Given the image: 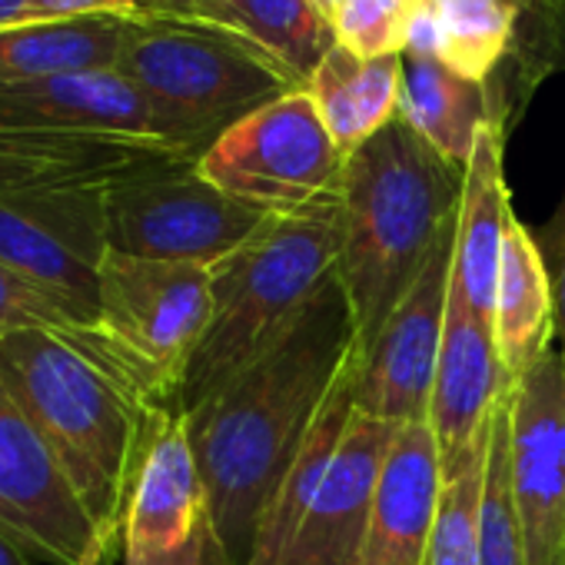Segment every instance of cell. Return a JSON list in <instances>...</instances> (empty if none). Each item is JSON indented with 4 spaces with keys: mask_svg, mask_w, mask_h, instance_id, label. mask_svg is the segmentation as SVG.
Returning <instances> with one entry per match:
<instances>
[{
    "mask_svg": "<svg viewBox=\"0 0 565 565\" xmlns=\"http://www.w3.org/2000/svg\"><path fill=\"white\" fill-rule=\"evenodd\" d=\"M130 18L28 21L0 31V84L117 71Z\"/></svg>",
    "mask_w": 565,
    "mask_h": 565,
    "instance_id": "cell-25",
    "label": "cell"
},
{
    "mask_svg": "<svg viewBox=\"0 0 565 565\" xmlns=\"http://www.w3.org/2000/svg\"><path fill=\"white\" fill-rule=\"evenodd\" d=\"M343 249L340 196L297 216H273L249 243L210 266V327L180 383L177 413H190L246 370L294 323Z\"/></svg>",
    "mask_w": 565,
    "mask_h": 565,
    "instance_id": "cell-4",
    "label": "cell"
},
{
    "mask_svg": "<svg viewBox=\"0 0 565 565\" xmlns=\"http://www.w3.org/2000/svg\"><path fill=\"white\" fill-rule=\"evenodd\" d=\"M269 220L213 186L196 163L120 183L104 203L107 249L206 269L249 243Z\"/></svg>",
    "mask_w": 565,
    "mask_h": 565,
    "instance_id": "cell-8",
    "label": "cell"
},
{
    "mask_svg": "<svg viewBox=\"0 0 565 565\" xmlns=\"http://www.w3.org/2000/svg\"><path fill=\"white\" fill-rule=\"evenodd\" d=\"M0 120L84 127V130H110V134L167 140L147 97L117 71L0 84Z\"/></svg>",
    "mask_w": 565,
    "mask_h": 565,
    "instance_id": "cell-19",
    "label": "cell"
},
{
    "mask_svg": "<svg viewBox=\"0 0 565 565\" xmlns=\"http://www.w3.org/2000/svg\"><path fill=\"white\" fill-rule=\"evenodd\" d=\"M512 383L502 373L492 320L479 317L452 273L446 327L429 396V429L443 456V482L489 449V419Z\"/></svg>",
    "mask_w": 565,
    "mask_h": 565,
    "instance_id": "cell-15",
    "label": "cell"
},
{
    "mask_svg": "<svg viewBox=\"0 0 565 565\" xmlns=\"http://www.w3.org/2000/svg\"><path fill=\"white\" fill-rule=\"evenodd\" d=\"M443 499V456L429 423L396 429L370 509L363 565H423Z\"/></svg>",
    "mask_w": 565,
    "mask_h": 565,
    "instance_id": "cell-18",
    "label": "cell"
},
{
    "mask_svg": "<svg viewBox=\"0 0 565 565\" xmlns=\"http://www.w3.org/2000/svg\"><path fill=\"white\" fill-rule=\"evenodd\" d=\"M409 11L413 0H347L333 14L337 44L363 61L406 54Z\"/></svg>",
    "mask_w": 565,
    "mask_h": 565,
    "instance_id": "cell-29",
    "label": "cell"
},
{
    "mask_svg": "<svg viewBox=\"0 0 565 565\" xmlns=\"http://www.w3.org/2000/svg\"><path fill=\"white\" fill-rule=\"evenodd\" d=\"M512 499L525 565H565V356L558 347L512 383Z\"/></svg>",
    "mask_w": 565,
    "mask_h": 565,
    "instance_id": "cell-13",
    "label": "cell"
},
{
    "mask_svg": "<svg viewBox=\"0 0 565 565\" xmlns=\"http://www.w3.org/2000/svg\"><path fill=\"white\" fill-rule=\"evenodd\" d=\"M356 317L333 269L246 370L183 416L230 565H249L256 525L356 350Z\"/></svg>",
    "mask_w": 565,
    "mask_h": 565,
    "instance_id": "cell-1",
    "label": "cell"
},
{
    "mask_svg": "<svg viewBox=\"0 0 565 565\" xmlns=\"http://www.w3.org/2000/svg\"><path fill=\"white\" fill-rule=\"evenodd\" d=\"M439 21V61L489 84L519 57V100L565 64V0H426Z\"/></svg>",
    "mask_w": 565,
    "mask_h": 565,
    "instance_id": "cell-16",
    "label": "cell"
},
{
    "mask_svg": "<svg viewBox=\"0 0 565 565\" xmlns=\"http://www.w3.org/2000/svg\"><path fill=\"white\" fill-rule=\"evenodd\" d=\"M34 558L14 542V539H8L4 532H0V565H31Z\"/></svg>",
    "mask_w": 565,
    "mask_h": 565,
    "instance_id": "cell-34",
    "label": "cell"
},
{
    "mask_svg": "<svg viewBox=\"0 0 565 565\" xmlns=\"http://www.w3.org/2000/svg\"><path fill=\"white\" fill-rule=\"evenodd\" d=\"M104 200H0V266L31 279L97 327V269L107 253Z\"/></svg>",
    "mask_w": 565,
    "mask_h": 565,
    "instance_id": "cell-14",
    "label": "cell"
},
{
    "mask_svg": "<svg viewBox=\"0 0 565 565\" xmlns=\"http://www.w3.org/2000/svg\"><path fill=\"white\" fill-rule=\"evenodd\" d=\"M343 163L347 153L303 87L226 127L196 170L266 216H297L340 196Z\"/></svg>",
    "mask_w": 565,
    "mask_h": 565,
    "instance_id": "cell-7",
    "label": "cell"
},
{
    "mask_svg": "<svg viewBox=\"0 0 565 565\" xmlns=\"http://www.w3.org/2000/svg\"><path fill=\"white\" fill-rule=\"evenodd\" d=\"M124 565H230L173 406H153L120 525Z\"/></svg>",
    "mask_w": 565,
    "mask_h": 565,
    "instance_id": "cell-11",
    "label": "cell"
},
{
    "mask_svg": "<svg viewBox=\"0 0 565 565\" xmlns=\"http://www.w3.org/2000/svg\"><path fill=\"white\" fill-rule=\"evenodd\" d=\"M535 243L542 249V259L548 266L552 279V300H555V347L565 356V203L552 216V223L535 233Z\"/></svg>",
    "mask_w": 565,
    "mask_h": 565,
    "instance_id": "cell-32",
    "label": "cell"
},
{
    "mask_svg": "<svg viewBox=\"0 0 565 565\" xmlns=\"http://www.w3.org/2000/svg\"><path fill=\"white\" fill-rule=\"evenodd\" d=\"M31 21V0H0V31Z\"/></svg>",
    "mask_w": 565,
    "mask_h": 565,
    "instance_id": "cell-33",
    "label": "cell"
},
{
    "mask_svg": "<svg viewBox=\"0 0 565 565\" xmlns=\"http://www.w3.org/2000/svg\"><path fill=\"white\" fill-rule=\"evenodd\" d=\"M196 160L153 137L0 120V200H104L120 183Z\"/></svg>",
    "mask_w": 565,
    "mask_h": 565,
    "instance_id": "cell-9",
    "label": "cell"
},
{
    "mask_svg": "<svg viewBox=\"0 0 565 565\" xmlns=\"http://www.w3.org/2000/svg\"><path fill=\"white\" fill-rule=\"evenodd\" d=\"M190 11L246 34L303 87L337 47L333 21L317 8V0H190Z\"/></svg>",
    "mask_w": 565,
    "mask_h": 565,
    "instance_id": "cell-26",
    "label": "cell"
},
{
    "mask_svg": "<svg viewBox=\"0 0 565 565\" xmlns=\"http://www.w3.org/2000/svg\"><path fill=\"white\" fill-rule=\"evenodd\" d=\"M492 333L509 383H515L555 347V300L548 266L535 233L515 213H509L502 236Z\"/></svg>",
    "mask_w": 565,
    "mask_h": 565,
    "instance_id": "cell-20",
    "label": "cell"
},
{
    "mask_svg": "<svg viewBox=\"0 0 565 565\" xmlns=\"http://www.w3.org/2000/svg\"><path fill=\"white\" fill-rule=\"evenodd\" d=\"M502 140H505V124L495 117L476 137L472 157L466 163V186H462V206L456 226V259H452V273L469 307L486 320H492L495 310L502 236H505V220L512 213L505 177H502Z\"/></svg>",
    "mask_w": 565,
    "mask_h": 565,
    "instance_id": "cell-21",
    "label": "cell"
},
{
    "mask_svg": "<svg viewBox=\"0 0 565 565\" xmlns=\"http://www.w3.org/2000/svg\"><path fill=\"white\" fill-rule=\"evenodd\" d=\"M28 330L74 337V333L94 330V327H84L67 307H61L51 294L34 287V282L24 279L21 273L0 266V337L28 333Z\"/></svg>",
    "mask_w": 565,
    "mask_h": 565,
    "instance_id": "cell-30",
    "label": "cell"
},
{
    "mask_svg": "<svg viewBox=\"0 0 565 565\" xmlns=\"http://www.w3.org/2000/svg\"><path fill=\"white\" fill-rule=\"evenodd\" d=\"M117 74L147 97L167 140L200 157L246 114L303 90L246 34L193 11L130 18Z\"/></svg>",
    "mask_w": 565,
    "mask_h": 565,
    "instance_id": "cell-5",
    "label": "cell"
},
{
    "mask_svg": "<svg viewBox=\"0 0 565 565\" xmlns=\"http://www.w3.org/2000/svg\"><path fill=\"white\" fill-rule=\"evenodd\" d=\"M206 266L160 263L107 249L97 269V333L153 406H173L210 327Z\"/></svg>",
    "mask_w": 565,
    "mask_h": 565,
    "instance_id": "cell-6",
    "label": "cell"
},
{
    "mask_svg": "<svg viewBox=\"0 0 565 565\" xmlns=\"http://www.w3.org/2000/svg\"><path fill=\"white\" fill-rule=\"evenodd\" d=\"M399 114L446 160L466 167L479 130L495 117L489 84L452 71L439 57L403 54ZM499 120V117H495Z\"/></svg>",
    "mask_w": 565,
    "mask_h": 565,
    "instance_id": "cell-24",
    "label": "cell"
},
{
    "mask_svg": "<svg viewBox=\"0 0 565 565\" xmlns=\"http://www.w3.org/2000/svg\"><path fill=\"white\" fill-rule=\"evenodd\" d=\"M0 532L34 562L107 565L114 545L90 519L47 439L0 380Z\"/></svg>",
    "mask_w": 565,
    "mask_h": 565,
    "instance_id": "cell-10",
    "label": "cell"
},
{
    "mask_svg": "<svg viewBox=\"0 0 565 565\" xmlns=\"http://www.w3.org/2000/svg\"><path fill=\"white\" fill-rule=\"evenodd\" d=\"M307 94L313 97L337 147L350 157L399 117L403 54L363 61L337 44L307 81Z\"/></svg>",
    "mask_w": 565,
    "mask_h": 565,
    "instance_id": "cell-23",
    "label": "cell"
},
{
    "mask_svg": "<svg viewBox=\"0 0 565 565\" xmlns=\"http://www.w3.org/2000/svg\"><path fill=\"white\" fill-rule=\"evenodd\" d=\"M343 4H347V0H317V8H320V11H323V14H327L330 21H333V14H337V11H340Z\"/></svg>",
    "mask_w": 565,
    "mask_h": 565,
    "instance_id": "cell-36",
    "label": "cell"
},
{
    "mask_svg": "<svg viewBox=\"0 0 565 565\" xmlns=\"http://www.w3.org/2000/svg\"><path fill=\"white\" fill-rule=\"evenodd\" d=\"M486 452L476 456L456 479L443 482L439 515L423 565H479V505L486 482Z\"/></svg>",
    "mask_w": 565,
    "mask_h": 565,
    "instance_id": "cell-28",
    "label": "cell"
},
{
    "mask_svg": "<svg viewBox=\"0 0 565 565\" xmlns=\"http://www.w3.org/2000/svg\"><path fill=\"white\" fill-rule=\"evenodd\" d=\"M356 370H360V343L347 363V370L340 373V380L333 383L310 436L303 439L294 466L282 476V482L276 486L273 499L266 502L259 525H256V542H253V555L249 565H282L287 558L297 529L343 443V433L356 413Z\"/></svg>",
    "mask_w": 565,
    "mask_h": 565,
    "instance_id": "cell-22",
    "label": "cell"
},
{
    "mask_svg": "<svg viewBox=\"0 0 565 565\" xmlns=\"http://www.w3.org/2000/svg\"><path fill=\"white\" fill-rule=\"evenodd\" d=\"M399 426L353 413L282 565H363L376 479Z\"/></svg>",
    "mask_w": 565,
    "mask_h": 565,
    "instance_id": "cell-17",
    "label": "cell"
},
{
    "mask_svg": "<svg viewBox=\"0 0 565 565\" xmlns=\"http://www.w3.org/2000/svg\"><path fill=\"white\" fill-rule=\"evenodd\" d=\"M479 565H525L522 525L512 499V386L489 419L486 482L479 505Z\"/></svg>",
    "mask_w": 565,
    "mask_h": 565,
    "instance_id": "cell-27",
    "label": "cell"
},
{
    "mask_svg": "<svg viewBox=\"0 0 565 565\" xmlns=\"http://www.w3.org/2000/svg\"><path fill=\"white\" fill-rule=\"evenodd\" d=\"M150 0H31V21H81V18H140Z\"/></svg>",
    "mask_w": 565,
    "mask_h": 565,
    "instance_id": "cell-31",
    "label": "cell"
},
{
    "mask_svg": "<svg viewBox=\"0 0 565 565\" xmlns=\"http://www.w3.org/2000/svg\"><path fill=\"white\" fill-rule=\"evenodd\" d=\"M0 380L117 548L153 399L97 330L0 337Z\"/></svg>",
    "mask_w": 565,
    "mask_h": 565,
    "instance_id": "cell-2",
    "label": "cell"
},
{
    "mask_svg": "<svg viewBox=\"0 0 565 565\" xmlns=\"http://www.w3.org/2000/svg\"><path fill=\"white\" fill-rule=\"evenodd\" d=\"M462 186L466 167L446 160L403 114L347 157L337 273L356 317L360 350L376 340L446 230L459 223Z\"/></svg>",
    "mask_w": 565,
    "mask_h": 565,
    "instance_id": "cell-3",
    "label": "cell"
},
{
    "mask_svg": "<svg viewBox=\"0 0 565 565\" xmlns=\"http://www.w3.org/2000/svg\"><path fill=\"white\" fill-rule=\"evenodd\" d=\"M456 226L446 230L413 290L390 313L376 340L360 350L356 409L373 419L393 426L429 423V396L456 259Z\"/></svg>",
    "mask_w": 565,
    "mask_h": 565,
    "instance_id": "cell-12",
    "label": "cell"
},
{
    "mask_svg": "<svg viewBox=\"0 0 565 565\" xmlns=\"http://www.w3.org/2000/svg\"><path fill=\"white\" fill-rule=\"evenodd\" d=\"M150 11H190V0H150Z\"/></svg>",
    "mask_w": 565,
    "mask_h": 565,
    "instance_id": "cell-35",
    "label": "cell"
}]
</instances>
